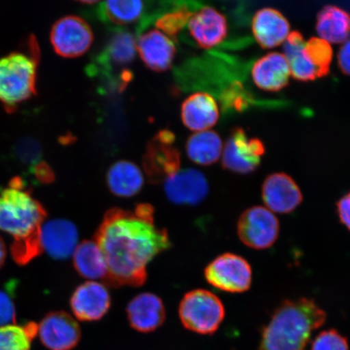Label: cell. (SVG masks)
I'll return each instance as SVG.
<instances>
[{
    "instance_id": "1",
    "label": "cell",
    "mask_w": 350,
    "mask_h": 350,
    "mask_svg": "<svg viewBox=\"0 0 350 350\" xmlns=\"http://www.w3.org/2000/svg\"><path fill=\"white\" fill-rule=\"evenodd\" d=\"M94 240L107 261L106 282L116 287L142 286L148 265L172 247L168 232L154 224V208L148 204L134 211L109 209Z\"/></svg>"
},
{
    "instance_id": "2",
    "label": "cell",
    "mask_w": 350,
    "mask_h": 350,
    "mask_svg": "<svg viewBox=\"0 0 350 350\" xmlns=\"http://www.w3.org/2000/svg\"><path fill=\"white\" fill-rule=\"evenodd\" d=\"M326 319L313 299L284 301L262 329L259 350H306L313 332Z\"/></svg>"
},
{
    "instance_id": "3",
    "label": "cell",
    "mask_w": 350,
    "mask_h": 350,
    "mask_svg": "<svg viewBox=\"0 0 350 350\" xmlns=\"http://www.w3.org/2000/svg\"><path fill=\"white\" fill-rule=\"evenodd\" d=\"M21 178H13L0 192V230L20 239L41 230L47 216L42 204L25 189Z\"/></svg>"
},
{
    "instance_id": "4",
    "label": "cell",
    "mask_w": 350,
    "mask_h": 350,
    "mask_svg": "<svg viewBox=\"0 0 350 350\" xmlns=\"http://www.w3.org/2000/svg\"><path fill=\"white\" fill-rule=\"evenodd\" d=\"M37 59L22 53H12L0 59V103L7 108L36 94Z\"/></svg>"
},
{
    "instance_id": "5",
    "label": "cell",
    "mask_w": 350,
    "mask_h": 350,
    "mask_svg": "<svg viewBox=\"0 0 350 350\" xmlns=\"http://www.w3.org/2000/svg\"><path fill=\"white\" fill-rule=\"evenodd\" d=\"M179 318L187 329L202 335L213 334L225 318V308L219 297L206 290H195L183 296Z\"/></svg>"
},
{
    "instance_id": "6",
    "label": "cell",
    "mask_w": 350,
    "mask_h": 350,
    "mask_svg": "<svg viewBox=\"0 0 350 350\" xmlns=\"http://www.w3.org/2000/svg\"><path fill=\"white\" fill-rule=\"evenodd\" d=\"M206 281L225 292L243 293L249 290L252 270L242 256L225 253L214 259L204 270Z\"/></svg>"
},
{
    "instance_id": "7",
    "label": "cell",
    "mask_w": 350,
    "mask_h": 350,
    "mask_svg": "<svg viewBox=\"0 0 350 350\" xmlns=\"http://www.w3.org/2000/svg\"><path fill=\"white\" fill-rule=\"evenodd\" d=\"M239 237L244 245L256 250H265L278 240V219L269 209L262 206L249 208L238 221Z\"/></svg>"
},
{
    "instance_id": "8",
    "label": "cell",
    "mask_w": 350,
    "mask_h": 350,
    "mask_svg": "<svg viewBox=\"0 0 350 350\" xmlns=\"http://www.w3.org/2000/svg\"><path fill=\"white\" fill-rule=\"evenodd\" d=\"M94 38L90 25L77 16L62 17L52 26L51 31L52 46L63 58H77L85 54Z\"/></svg>"
},
{
    "instance_id": "9",
    "label": "cell",
    "mask_w": 350,
    "mask_h": 350,
    "mask_svg": "<svg viewBox=\"0 0 350 350\" xmlns=\"http://www.w3.org/2000/svg\"><path fill=\"white\" fill-rule=\"evenodd\" d=\"M265 152L260 139L249 138L243 129H235L223 147L222 165L234 173L250 174L260 165Z\"/></svg>"
},
{
    "instance_id": "10",
    "label": "cell",
    "mask_w": 350,
    "mask_h": 350,
    "mask_svg": "<svg viewBox=\"0 0 350 350\" xmlns=\"http://www.w3.org/2000/svg\"><path fill=\"white\" fill-rule=\"evenodd\" d=\"M39 338L51 350H71L81 338L80 325L64 312L47 314L38 325Z\"/></svg>"
},
{
    "instance_id": "11",
    "label": "cell",
    "mask_w": 350,
    "mask_h": 350,
    "mask_svg": "<svg viewBox=\"0 0 350 350\" xmlns=\"http://www.w3.org/2000/svg\"><path fill=\"white\" fill-rule=\"evenodd\" d=\"M180 152L174 144L161 141L156 135L148 144L143 157V168L150 183H165L180 170Z\"/></svg>"
},
{
    "instance_id": "12",
    "label": "cell",
    "mask_w": 350,
    "mask_h": 350,
    "mask_svg": "<svg viewBox=\"0 0 350 350\" xmlns=\"http://www.w3.org/2000/svg\"><path fill=\"white\" fill-rule=\"evenodd\" d=\"M71 309L79 321H98L106 316L111 306V297L105 284L98 282H86L74 291Z\"/></svg>"
},
{
    "instance_id": "13",
    "label": "cell",
    "mask_w": 350,
    "mask_h": 350,
    "mask_svg": "<svg viewBox=\"0 0 350 350\" xmlns=\"http://www.w3.org/2000/svg\"><path fill=\"white\" fill-rule=\"evenodd\" d=\"M206 177L196 169L179 170L164 183V191L170 202L178 205H196L208 194Z\"/></svg>"
},
{
    "instance_id": "14",
    "label": "cell",
    "mask_w": 350,
    "mask_h": 350,
    "mask_svg": "<svg viewBox=\"0 0 350 350\" xmlns=\"http://www.w3.org/2000/svg\"><path fill=\"white\" fill-rule=\"evenodd\" d=\"M262 199L271 212L286 214L299 206L303 194L291 176L284 173H275L267 177L262 183Z\"/></svg>"
},
{
    "instance_id": "15",
    "label": "cell",
    "mask_w": 350,
    "mask_h": 350,
    "mask_svg": "<svg viewBox=\"0 0 350 350\" xmlns=\"http://www.w3.org/2000/svg\"><path fill=\"white\" fill-rule=\"evenodd\" d=\"M197 45L210 49L225 40L228 33L226 16L212 7L206 6L192 14L187 24Z\"/></svg>"
},
{
    "instance_id": "16",
    "label": "cell",
    "mask_w": 350,
    "mask_h": 350,
    "mask_svg": "<svg viewBox=\"0 0 350 350\" xmlns=\"http://www.w3.org/2000/svg\"><path fill=\"white\" fill-rule=\"evenodd\" d=\"M77 226L64 219L44 222L41 227L43 251L54 260H64L73 255L78 246Z\"/></svg>"
},
{
    "instance_id": "17",
    "label": "cell",
    "mask_w": 350,
    "mask_h": 350,
    "mask_svg": "<svg viewBox=\"0 0 350 350\" xmlns=\"http://www.w3.org/2000/svg\"><path fill=\"white\" fill-rule=\"evenodd\" d=\"M137 51L148 68L163 72L172 68L176 48L165 34L159 29H152L139 38Z\"/></svg>"
},
{
    "instance_id": "18",
    "label": "cell",
    "mask_w": 350,
    "mask_h": 350,
    "mask_svg": "<svg viewBox=\"0 0 350 350\" xmlns=\"http://www.w3.org/2000/svg\"><path fill=\"white\" fill-rule=\"evenodd\" d=\"M126 316L133 329L147 334L163 325L165 308L160 297L143 293L135 296L126 306Z\"/></svg>"
},
{
    "instance_id": "19",
    "label": "cell",
    "mask_w": 350,
    "mask_h": 350,
    "mask_svg": "<svg viewBox=\"0 0 350 350\" xmlns=\"http://www.w3.org/2000/svg\"><path fill=\"white\" fill-rule=\"evenodd\" d=\"M220 111L215 98L204 92H197L183 100L181 118L186 128L195 133L208 131L215 126Z\"/></svg>"
},
{
    "instance_id": "20",
    "label": "cell",
    "mask_w": 350,
    "mask_h": 350,
    "mask_svg": "<svg viewBox=\"0 0 350 350\" xmlns=\"http://www.w3.org/2000/svg\"><path fill=\"white\" fill-rule=\"evenodd\" d=\"M252 32L259 45L265 49L277 47L286 42L291 25L281 12L264 8L252 19Z\"/></svg>"
},
{
    "instance_id": "21",
    "label": "cell",
    "mask_w": 350,
    "mask_h": 350,
    "mask_svg": "<svg viewBox=\"0 0 350 350\" xmlns=\"http://www.w3.org/2000/svg\"><path fill=\"white\" fill-rule=\"evenodd\" d=\"M252 75L260 90L278 92L288 85L291 74L286 57L278 52H271L254 64Z\"/></svg>"
},
{
    "instance_id": "22",
    "label": "cell",
    "mask_w": 350,
    "mask_h": 350,
    "mask_svg": "<svg viewBox=\"0 0 350 350\" xmlns=\"http://www.w3.org/2000/svg\"><path fill=\"white\" fill-rule=\"evenodd\" d=\"M144 183V174L137 165L129 161H119L109 167L107 183L113 195L129 198L139 193Z\"/></svg>"
},
{
    "instance_id": "23",
    "label": "cell",
    "mask_w": 350,
    "mask_h": 350,
    "mask_svg": "<svg viewBox=\"0 0 350 350\" xmlns=\"http://www.w3.org/2000/svg\"><path fill=\"white\" fill-rule=\"evenodd\" d=\"M73 265L82 278L107 281L108 269L106 259L95 240H85L78 244L73 253Z\"/></svg>"
},
{
    "instance_id": "24",
    "label": "cell",
    "mask_w": 350,
    "mask_h": 350,
    "mask_svg": "<svg viewBox=\"0 0 350 350\" xmlns=\"http://www.w3.org/2000/svg\"><path fill=\"white\" fill-rule=\"evenodd\" d=\"M317 30L328 43L345 42L350 35V15L338 6L323 7L318 13Z\"/></svg>"
},
{
    "instance_id": "25",
    "label": "cell",
    "mask_w": 350,
    "mask_h": 350,
    "mask_svg": "<svg viewBox=\"0 0 350 350\" xmlns=\"http://www.w3.org/2000/svg\"><path fill=\"white\" fill-rule=\"evenodd\" d=\"M305 44L303 35L297 31L291 32L284 42L283 55L286 57L293 77L301 81H314L318 75L306 54Z\"/></svg>"
},
{
    "instance_id": "26",
    "label": "cell",
    "mask_w": 350,
    "mask_h": 350,
    "mask_svg": "<svg viewBox=\"0 0 350 350\" xmlns=\"http://www.w3.org/2000/svg\"><path fill=\"white\" fill-rule=\"evenodd\" d=\"M223 144L220 135L216 131L208 130L191 135L186 144L188 157L194 163L209 165L220 159Z\"/></svg>"
},
{
    "instance_id": "27",
    "label": "cell",
    "mask_w": 350,
    "mask_h": 350,
    "mask_svg": "<svg viewBox=\"0 0 350 350\" xmlns=\"http://www.w3.org/2000/svg\"><path fill=\"white\" fill-rule=\"evenodd\" d=\"M137 53L133 35L125 31L113 34L100 60L108 68H122L133 63Z\"/></svg>"
},
{
    "instance_id": "28",
    "label": "cell",
    "mask_w": 350,
    "mask_h": 350,
    "mask_svg": "<svg viewBox=\"0 0 350 350\" xmlns=\"http://www.w3.org/2000/svg\"><path fill=\"white\" fill-rule=\"evenodd\" d=\"M144 10V2L138 0L107 1L102 3L100 8L103 19L117 25L134 23L141 18Z\"/></svg>"
},
{
    "instance_id": "29",
    "label": "cell",
    "mask_w": 350,
    "mask_h": 350,
    "mask_svg": "<svg viewBox=\"0 0 350 350\" xmlns=\"http://www.w3.org/2000/svg\"><path fill=\"white\" fill-rule=\"evenodd\" d=\"M38 332V325L33 322L0 327V350H29Z\"/></svg>"
},
{
    "instance_id": "30",
    "label": "cell",
    "mask_w": 350,
    "mask_h": 350,
    "mask_svg": "<svg viewBox=\"0 0 350 350\" xmlns=\"http://www.w3.org/2000/svg\"><path fill=\"white\" fill-rule=\"evenodd\" d=\"M305 51L310 64L317 70L318 78L327 76L334 56L330 43L319 38H312L306 42Z\"/></svg>"
},
{
    "instance_id": "31",
    "label": "cell",
    "mask_w": 350,
    "mask_h": 350,
    "mask_svg": "<svg viewBox=\"0 0 350 350\" xmlns=\"http://www.w3.org/2000/svg\"><path fill=\"white\" fill-rule=\"evenodd\" d=\"M42 252L41 230L26 237L15 239L11 247L13 260L21 266L27 265L34 258L40 256Z\"/></svg>"
},
{
    "instance_id": "32",
    "label": "cell",
    "mask_w": 350,
    "mask_h": 350,
    "mask_svg": "<svg viewBox=\"0 0 350 350\" xmlns=\"http://www.w3.org/2000/svg\"><path fill=\"white\" fill-rule=\"evenodd\" d=\"M190 8L181 5L165 13L156 21V27L166 36L176 38L179 33L187 25L192 14Z\"/></svg>"
},
{
    "instance_id": "33",
    "label": "cell",
    "mask_w": 350,
    "mask_h": 350,
    "mask_svg": "<svg viewBox=\"0 0 350 350\" xmlns=\"http://www.w3.org/2000/svg\"><path fill=\"white\" fill-rule=\"evenodd\" d=\"M13 156L18 163L33 172L35 166L42 161V148L36 139L22 138L13 147Z\"/></svg>"
},
{
    "instance_id": "34",
    "label": "cell",
    "mask_w": 350,
    "mask_h": 350,
    "mask_svg": "<svg viewBox=\"0 0 350 350\" xmlns=\"http://www.w3.org/2000/svg\"><path fill=\"white\" fill-rule=\"evenodd\" d=\"M312 350H349L348 340L338 331H323L313 340Z\"/></svg>"
},
{
    "instance_id": "35",
    "label": "cell",
    "mask_w": 350,
    "mask_h": 350,
    "mask_svg": "<svg viewBox=\"0 0 350 350\" xmlns=\"http://www.w3.org/2000/svg\"><path fill=\"white\" fill-rule=\"evenodd\" d=\"M16 323V309L10 294L0 290V327Z\"/></svg>"
},
{
    "instance_id": "36",
    "label": "cell",
    "mask_w": 350,
    "mask_h": 350,
    "mask_svg": "<svg viewBox=\"0 0 350 350\" xmlns=\"http://www.w3.org/2000/svg\"><path fill=\"white\" fill-rule=\"evenodd\" d=\"M32 172L39 182L45 183V185L53 183L55 180L53 170L49 165L44 163V161H41L40 163L35 166Z\"/></svg>"
},
{
    "instance_id": "37",
    "label": "cell",
    "mask_w": 350,
    "mask_h": 350,
    "mask_svg": "<svg viewBox=\"0 0 350 350\" xmlns=\"http://www.w3.org/2000/svg\"><path fill=\"white\" fill-rule=\"evenodd\" d=\"M336 206L340 222L350 230V192L341 197Z\"/></svg>"
},
{
    "instance_id": "38",
    "label": "cell",
    "mask_w": 350,
    "mask_h": 350,
    "mask_svg": "<svg viewBox=\"0 0 350 350\" xmlns=\"http://www.w3.org/2000/svg\"><path fill=\"white\" fill-rule=\"evenodd\" d=\"M338 60L340 71L345 75L350 76V38L340 46Z\"/></svg>"
},
{
    "instance_id": "39",
    "label": "cell",
    "mask_w": 350,
    "mask_h": 350,
    "mask_svg": "<svg viewBox=\"0 0 350 350\" xmlns=\"http://www.w3.org/2000/svg\"><path fill=\"white\" fill-rule=\"evenodd\" d=\"M6 255L7 251L5 244H4L3 239L0 237V269L2 268L4 265V262H5Z\"/></svg>"
},
{
    "instance_id": "40",
    "label": "cell",
    "mask_w": 350,
    "mask_h": 350,
    "mask_svg": "<svg viewBox=\"0 0 350 350\" xmlns=\"http://www.w3.org/2000/svg\"><path fill=\"white\" fill-rule=\"evenodd\" d=\"M82 4H95V3H98V2L97 1H81L80 2Z\"/></svg>"
}]
</instances>
